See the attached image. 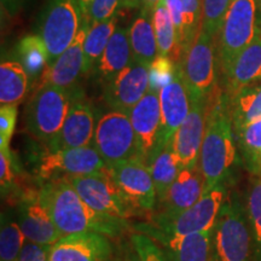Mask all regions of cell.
Returning <instances> with one entry per match:
<instances>
[{
  "instance_id": "44",
  "label": "cell",
  "mask_w": 261,
  "mask_h": 261,
  "mask_svg": "<svg viewBox=\"0 0 261 261\" xmlns=\"http://www.w3.org/2000/svg\"><path fill=\"white\" fill-rule=\"evenodd\" d=\"M256 21L257 27L261 29V0H256Z\"/></svg>"
},
{
  "instance_id": "6",
  "label": "cell",
  "mask_w": 261,
  "mask_h": 261,
  "mask_svg": "<svg viewBox=\"0 0 261 261\" xmlns=\"http://www.w3.org/2000/svg\"><path fill=\"white\" fill-rule=\"evenodd\" d=\"M260 32L256 0H232L217 38L218 62L224 79L241 52L252 44Z\"/></svg>"
},
{
  "instance_id": "33",
  "label": "cell",
  "mask_w": 261,
  "mask_h": 261,
  "mask_svg": "<svg viewBox=\"0 0 261 261\" xmlns=\"http://www.w3.org/2000/svg\"><path fill=\"white\" fill-rule=\"evenodd\" d=\"M24 242V234L11 212H3L0 224V261H18Z\"/></svg>"
},
{
  "instance_id": "17",
  "label": "cell",
  "mask_w": 261,
  "mask_h": 261,
  "mask_svg": "<svg viewBox=\"0 0 261 261\" xmlns=\"http://www.w3.org/2000/svg\"><path fill=\"white\" fill-rule=\"evenodd\" d=\"M96 115L93 108L83 97L75 93L73 106L56 138L46 145L47 151L91 146L96 132Z\"/></svg>"
},
{
  "instance_id": "41",
  "label": "cell",
  "mask_w": 261,
  "mask_h": 261,
  "mask_svg": "<svg viewBox=\"0 0 261 261\" xmlns=\"http://www.w3.org/2000/svg\"><path fill=\"white\" fill-rule=\"evenodd\" d=\"M51 246H42L25 240L18 261H48Z\"/></svg>"
},
{
  "instance_id": "15",
  "label": "cell",
  "mask_w": 261,
  "mask_h": 261,
  "mask_svg": "<svg viewBox=\"0 0 261 261\" xmlns=\"http://www.w3.org/2000/svg\"><path fill=\"white\" fill-rule=\"evenodd\" d=\"M16 220L29 242L54 246L63 237L42 202L40 191H29L21 196L16 207Z\"/></svg>"
},
{
  "instance_id": "43",
  "label": "cell",
  "mask_w": 261,
  "mask_h": 261,
  "mask_svg": "<svg viewBox=\"0 0 261 261\" xmlns=\"http://www.w3.org/2000/svg\"><path fill=\"white\" fill-rule=\"evenodd\" d=\"M22 3H23V0H2V6L6 11L15 14L16 10L21 6Z\"/></svg>"
},
{
  "instance_id": "37",
  "label": "cell",
  "mask_w": 261,
  "mask_h": 261,
  "mask_svg": "<svg viewBox=\"0 0 261 261\" xmlns=\"http://www.w3.org/2000/svg\"><path fill=\"white\" fill-rule=\"evenodd\" d=\"M130 242L135 248L138 261H169L166 253L151 237L144 233H133Z\"/></svg>"
},
{
  "instance_id": "4",
  "label": "cell",
  "mask_w": 261,
  "mask_h": 261,
  "mask_svg": "<svg viewBox=\"0 0 261 261\" xmlns=\"http://www.w3.org/2000/svg\"><path fill=\"white\" fill-rule=\"evenodd\" d=\"M227 198L226 185H218L203 196L192 207L174 218L152 217L149 223L136 225L137 232L146 236L161 234L167 237H181L191 233L213 231L221 207Z\"/></svg>"
},
{
  "instance_id": "45",
  "label": "cell",
  "mask_w": 261,
  "mask_h": 261,
  "mask_svg": "<svg viewBox=\"0 0 261 261\" xmlns=\"http://www.w3.org/2000/svg\"><path fill=\"white\" fill-rule=\"evenodd\" d=\"M92 2H93V0H79V3H80L81 8H83V11H84L85 16L87 15V11H89V8H90L91 3H92Z\"/></svg>"
},
{
  "instance_id": "12",
  "label": "cell",
  "mask_w": 261,
  "mask_h": 261,
  "mask_svg": "<svg viewBox=\"0 0 261 261\" xmlns=\"http://www.w3.org/2000/svg\"><path fill=\"white\" fill-rule=\"evenodd\" d=\"M109 167L98 151L91 146L46 151L38 163V178L46 182L60 177L89 175L108 171Z\"/></svg>"
},
{
  "instance_id": "11",
  "label": "cell",
  "mask_w": 261,
  "mask_h": 261,
  "mask_svg": "<svg viewBox=\"0 0 261 261\" xmlns=\"http://www.w3.org/2000/svg\"><path fill=\"white\" fill-rule=\"evenodd\" d=\"M67 178L80 197L98 213L123 220L133 215L114 181L110 168L93 174Z\"/></svg>"
},
{
  "instance_id": "1",
  "label": "cell",
  "mask_w": 261,
  "mask_h": 261,
  "mask_svg": "<svg viewBox=\"0 0 261 261\" xmlns=\"http://www.w3.org/2000/svg\"><path fill=\"white\" fill-rule=\"evenodd\" d=\"M237 139L228 109L226 92L217 87L212 94L198 166L204 179V192L232 181L238 158Z\"/></svg>"
},
{
  "instance_id": "23",
  "label": "cell",
  "mask_w": 261,
  "mask_h": 261,
  "mask_svg": "<svg viewBox=\"0 0 261 261\" xmlns=\"http://www.w3.org/2000/svg\"><path fill=\"white\" fill-rule=\"evenodd\" d=\"M227 96L238 90L261 81V32L249 46L244 48L233 62L230 73L225 77Z\"/></svg>"
},
{
  "instance_id": "39",
  "label": "cell",
  "mask_w": 261,
  "mask_h": 261,
  "mask_svg": "<svg viewBox=\"0 0 261 261\" xmlns=\"http://www.w3.org/2000/svg\"><path fill=\"white\" fill-rule=\"evenodd\" d=\"M17 121V107H0V150H10V142L14 136Z\"/></svg>"
},
{
  "instance_id": "8",
  "label": "cell",
  "mask_w": 261,
  "mask_h": 261,
  "mask_svg": "<svg viewBox=\"0 0 261 261\" xmlns=\"http://www.w3.org/2000/svg\"><path fill=\"white\" fill-rule=\"evenodd\" d=\"M79 0H51L45 12L40 35L48 52V64L70 46L85 23Z\"/></svg>"
},
{
  "instance_id": "2",
  "label": "cell",
  "mask_w": 261,
  "mask_h": 261,
  "mask_svg": "<svg viewBox=\"0 0 261 261\" xmlns=\"http://www.w3.org/2000/svg\"><path fill=\"white\" fill-rule=\"evenodd\" d=\"M40 197L62 236L94 232L116 238L128 227L127 220L100 214L85 202L67 177L42 182Z\"/></svg>"
},
{
  "instance_id": "38",
  "label": "cell",
  "mask_w": 261,
  "mask_h": 261,
  "mask_svg": "<svg viewBox=\"0 0 261 261\" xmlns=\"http://www.w3.org/2000/svg\"><path fill=\"white\" fill-rule=\"evenodd\" d=\"M0 188L3 197L10 195L16 189L15 159L10 150H0Z\"/></svg>"
},
{
  "instance_id": "9",
  "label": "cell",
  "mask_w": 261,
  "mask_h": 261,
  "mask_svg": "<svg viewBox=\"0 0 261 261\" xmlns=\"http://www.w3.org/2000/svg\"><path fill=\"white\" fill-rule=\"evenodd\" d=\"M92 146L108 167L138 156L129 114L112 110L100 116L97 121Z\"/></svg>"
},
{
  "instance_id": "5",
  "label": "cell",
  "mask_w": 261,
  "mask_h": 261,
  "mask_svg": "<svg viewBox=\"0 0 261 261\" xmlns=\"http://www.w3.org/2000/svg\"><path fill=\"white\" fill-rule=\"evenodd\" d=\"M75 92L50 84L38 85L29 100L25 120L31 135L45 145L56 138L73 106Z\"/></svg>"
},
{
  "instance_id": "34",
  "label": "cell",
  "mask_w": 261,
  "mask_h": 261,
  "mask_svg": "<svg viewBox=\"0 0 261 261\" xmlns=\"http://www.w3.org/2000/svg\"><path fill=\"white\" fill-rule=\"evenodd\" d=\"M246 210L253 236L255 260L261 261V177L252 175L248 188Z\"/></svg>"
},
{
  "instance_id": "20",
  "label": "cell",
  "mask_w": 261,
  "mask_h": 261,
  "mask_svg": "<svg viewBox=\"0 0 261 261\" xmlns=\"http://www.w3.org/2000/svg\"><path fill=\"white\" fill-rule=\"evenodd\" d=\"M162 116V146L169 143L191 109V97L180 68L175 77L159 92Z\"/></svg>"
},
{
  "instance_id": "26",
  "label": "cell",
  "mask_w": 261,
  "mask_h": 261,
  "mask_svg": "<svg viewBox=\"0 0 261 261\" xmlns=\"http://www.w3.org/2000/svg\"><path fill=\"white\" fill-rule=\"evenodd\" d=\"M227 97L234 135L261 119V81L243 87Z\"/></svg>"
},
{
  "instance_id": "40",
  "label": "cell",
  "mask_w": 261,
  "mask_h": 261,
  "mask_svg": "<svg viewBox=\"0 0 261 261\" xmlns=\"http://www.w3.org/2000/svg\"><path fill=\"white\" fill-rule=\"evenodd\" d=\"M119 6H121V0H93L86 17L90 24L109 21L115 17V12Z\"/></svg>"
},
{
  "instance_id": "32",
  "label": "cell",
  "mask_w": 261,
  "mask_h": 261,
  "mask_svg": "<svg viewBox=\"0 0 261 261\" xmlns=\"http://www.w3.org/2000/svg\"><path fill=\"white\" fill-rule=\"evenodd\" d=\"M116 28V17H113L109 21L100 22V23L90 24L89 33H87L86 40H85L84 73H87L93 67H96L97 62L102 57L103 52L109 44Z\"/></svg>"
},
{
  "instance_id": "13",
  "label": "cell",
  "mask_w": 261,
  "mask_h": 261,
  "mask_svg": "<svg viewBox=\"0 0 261 261\" xmlns=\"http://www.w3.org/2000/svg\"><path fill=\"white\" fill-rule=\"evenodd\" d=\"M129 117L136 135L137 155L150 167L154 159L163 149L159 93L149 90L130 110Z\"/></svg>"
},
{
  "instance_id": "30",
  "label": "cell",
  "mask_w": 261,
  "mask_h": 261,
  "mask_svg": "<svg viewBox=\"0 0 261 261\" xmlns=\"http://www.w3.org/2000/svg\"><path fill=\"white\" fill-rule=\"evenodd\" d=\"M150 171L155 184L158 201H160L181 171L180 165L173 151L172 140L165 145V148L154 159L150 165Z\"/></svg>"
},
{
  "instance_id": "47",
  "label": "cell",
  "mask_w": 261,
  "mask_h": 261,
  "mask_svg": "<svg viewBox=\"0 0 261 261\" xmlns=\"http://www.w3.org/2000/svg\"><path fill=\"white\" fill-rule=\"evenodd\" d=\"M113 261H125V259H121V257H115Z\"/></svg>"
},
{
  "instance_id": "10",
  "label": "cell",
  "mask_w": 261,
  "mask_h": 261,
  "mask_svg": "<svg viewBox=\"0 0 261 261\" xmlns=\"http://www.w3.org/2000/svg\"><path fill=\"white\" fill-rule=\"evenodd\" d=\"M109 168L120 194L133 215L137 212L155 210L158 205V195L151 171L144 161L136 156Z\"/></svg>"
},
{
  "instance_id": "7",
  "label": "cell",
  "mask_w": 261,
  "mask_h": 261,
  "mask_svg": "<svg viewBox=\"0 0 261 261\" xmlns=\"http://www.w3.org/2000/svg\"><path fill=\"white\" fill-rule=\"evenodd\" d=\"M217 64H219L217 38L201 29L179 63L191 99L212 97L218 87Z\"/></svg>"
},
{
  "instance_id": "14",
  "label": "cell",
  "mask_w": 261,
  "mask_h": 261,
  "mask_svg": "<svg viewBox=\"0 0 261 261\" xmlns=\"http://www.w3.org/2000/svg\"><path fill=\"white\" fill-rule=\"evenodd\" d=\"M210 99H191V109L185 121L172 138V148L181 169L198 165L207 125Z\"/></svg>"
},
{
  "instance_id": "3",
  "label": "cell",
  "mask_w": 261,
  "mask_h": 261,
  "mask_svg": "<svg viewBox=\"0 0 261 261\" xmlns=\"http://www.w3.org/2000/svg\"><path fill=\"white\" fill-rule=\"evenodd\" d=\"M210 261H256L247 210L237 192L221 207L212 233Z\"/></svg>"
},
{
  "instance_id": "19",
  "label": "cell",
  "mask_w": 261,
  "mask_h": 261,
  "mask_svg": "<svg viewBox=\"0 0 261 261\" xmlns=\"http://www.w3.org/2000/svg\"><path fill=\"white\" fill-rule=\"evenodd\" d=\"M109 237L100 233H75L51 246L48 261H113Z\"/></svg>"
},
{
  "instance_id": "27",
  "label": "cell",
  "mask_w": 261,
  "mask_h": 261,
  "mask_svg": "<svg viewBox=\"0 0 261 261\" xmlns=\"http://www.w3.org/2000/svg\"><path fill=\"white\" fill-rule=\"evenodd\" d=\"M29 80V75L21 62H3L0 64V107H17L27 94Z\"/></svg>"
},
{
  "instance_id": "36",
  "label": "cell",
  "mask_w": 261,
  "mask_h": 261,
  "mask_svg": "<svg viewBox=\"0 0 261 261\" xmlns=\"http://www.w3.org/2000/svg\"><path fill=\"white\" fill-rule=\"evenodd\" d=\"M178 65L171 57L158 56L149 64V86L150 90L160 92L162 87L174 79Z\"/></svg>"
},
{
  "instance_id": "42",
  "label": "cell",
  "mask_w": 261,
  "mask_h": 261,
  "mask_svg": "<svg viewBox=\"0 0 261 261\" xmlns=\"http://www.w3.org/2000/svg\"><path fill=\"white\" fill-rule=\"evenodd\" d=\"M162 0H121L122 8L148 10V11H154Z\"/></svg>"
},
{
  "instance_id": "16",
  "label": "cell",
  "mask_w": 261,
  "mask_h": 261,
  "mask_svg": "<svg viewBox=\"0 0 261 261\" xmlns=\"http://www.w3.org/2000/svg\"><path fill=\"white\" fill-rule=\"evenodd\" d=\"M149 90V64L133 61L125 70L104 85L103 98L112 110L129 114Z\"/></svg>"
},
{
  "instance_id": "25",
  "label": "cell",
  "mask_w": 261,
  "mask_h": 261,
  "mask_svg": "<svg viewBox=\"0 0 261 261\" xmlns=\"http://www.w3.org/2000/svg\"><path fill=\"white\" fill-rule=\"evenodd\" d=\"M154 11L140 10L139 15L128 29L133 60L150 64L159 56L158 40L154 27Z\"/></svg>"
},
{
  "instance_id": "29",
  "label": "cell",
  "mask_w": 261,
  "mask_h": 261,
  "mask_svg": "<svg viewBox=\"0 0 261 261\" xmlns=\"http://www.w3.org/2000/svg\"><path fill=\"white\" fill-rule=\"evenodd\" d=\"M236 139L244 168L252 175L261 177V119L240 130Z\"/></svg>"
},
{
  "instance_id": "22",
  "label": "cell",
  "mask_w": 261,
  "mask_h": 261,
  "mask_svg": "<svg viewBox=\"0 0 261 261\" xmlns=\"http://www.w3.org/2000/svg\"><path fill=\"white\" fill-rule=\"evenodd\" d=\"M212 233L213 231L181 237H167L161 234L150 237L165 248L169 261H210Z\"/></svg>"
},
{
  "instance_id": "18",
  "label": "cell",
  "mask_w": 261,
  "mask_h": 261,
  "mask_svg": "<svg viewBox=\"0 0 261 261\" xmlns=\"http://www.w3.org/2000/svg\"><path fill=\"white\" fill-rule=\"evenodd\" d=\"M203 194L204 179L200 166L182 168L165 196L158 201V212L152 217H177L192 207Z\"/></svg>"
},
{
  "instance_id": "28",
  "label": "cell",
  "mask_w": 261,
  "mask_h": 261,
  "mask_svg": "<svg viewBox=\"0 0 261 261\" xmlns=\"http://www.w3.org/2000/svg\"><path fill=\"white\" fill-rule=\"evenodd\" d=\"M154 27L158 40L159 56L171 57L179 64L181 60V51L177 40V32L169 14L165 0H162L154 10Z\"/></svg>"
},
{
  "instance_id": "21",
  "label": "cell",
  "mask_w": 261,
  "mask_h": 261,
  "mask_svg": "<svg viewBox=\"0 0 261 261\" xmlns=\"http://www.w3.org/2000/svg\"><path fill=\"white\" fill-rule=\"evenodd\" d=\"M89 29L90 22L86 17L83 28L75 40L57 60L47 65L38 85L50 84L67 90L74 86L81 73H84L85 40H86Z\"/></svg>"
},
{
  "instance_id": "24",
  "label": "cell",
  "mask_w": 261,
  "mask_h": 261,
  "mask_svg": "<svg viewBox=\"0 0 261 261\" xmlns=\"http://www.w3.org/2000/svg\"><path fill=\"white\" fill-rule=\"evenodd\" d=\"M133 61L128 29L117 27L96 64L98 77L106 85L132 64Z\"/></svg>"
},
{
  "instance_id": "35",
  "label": "cell",
  "mask_w": 261,
  "mask_h": 261,
  "mask_svg": "<svg viewBox=\"0 0 261 261\" xmlns=\"http://www.w3.org/2000/svg\"><path fill=\"white\" fill-rule=\"evenodd\" d=\"M232 0H202L201 29L218 38Z\"/></svg>"
},
{
  "instance_id": "31",
  "label": "cell",
  "mask_w": 261,
  "mask_h": 261,
  "mask_svg": "<svg viewBox=\"0 0 261 261\" xmlns=\"http://www.w3.org/2000/svg\"><path fill=\"white\" fill-rule=\"evenodd\" d=\"M21 63L27 70L29 79L40 77L48 65V52L41 35L31 34L19 41L17 46Z\"/></svg>"
},
{
  "instance_id": "46",
  "label": "cell",
  "mask_w": 261,
  "mask_h": 261,
  "mask_svg": "<svg viewBox=\"0 0 261 261\" xmlns=\"http://www.w3.org/2000/svg\"><path fill=\"white\" fill-rule=\"evenodd\" d=\"M125 261H138V257H137L136 252L128 254V255L125 257Z\"/></svg>"
}]
</instances>
